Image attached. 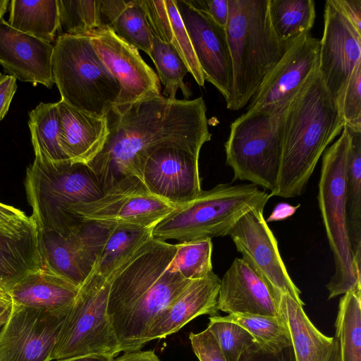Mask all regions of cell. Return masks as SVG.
<instances>
[{
	"instance_id": "obj_22",
	"label": "cell",
	"mask_w": 361,
	"mask_h": 361,
	"mask_svg": "<svg viewBox=\"0 0 361 361\" xmlns=\"http://www.w3.org/2000/svg\"><path fill=\"white\" fill-rule=\"evenodd\" d=\"M61 117L59 144L71 163L87 165L103 149L109 129L106 116H101L57 102Z\"/></svg>"
},
{
	"instance_id": "obj_35",
	"label": "cell",
	"mask_w": 361,
	"mask_h": 361,
	"mask_svg": "<svg viewBox=\"0 0 361 361\" xmlns=\"http://www.w3.org/2000/svg\"><path fill=\"white\" fill-rule=\"evenodd\" d=\"M149 57L156 66L159 82L164 87L161 94L174 99L180 90L184 99H188L192 92L184 82V77L189 72L174 47L153 35Z\"/></svg>"
},
{
	"instance_id": "obj_37",
	"label": "cell",
	"mask_w": 361,
	"mask_h": 361,
	"mask_svg": "<svg viewBox=\"0 0 361 361\" xmlns=\"http://www.w3.org/2000/svg\"><path fill=\"white\" fill-rule=\"evenodd\" d=\"M212 248L211 238L177 244L167 269L189 280L203 278L212 271Z\"/></svg>"
},
{
	"instance_id": "obj_32",
	"label": "cell",
	"mask_w": 361,
	"mask_h": 361,
	"mask_svg": "<svg viewBox=\"0 0 361 361\" xmlns=\"http://www.w3.org/2000/svg\"><path fill=\"white\" fill-rule=\"evenodd\" d=\"M273 29L283 43L291 44L310 33L316 17L313 0H269Z\"/></svg>"
},
{
	"instance_id": "obj_48",
	"label": "cell",
	"mask_w": 361,
	"mask_h": 361,
	"mask_svg": "<svg viewBox=\"0 0 361 361\" xmlns=\"http://www.w3.org/2000/svg\"><path fill=\"white\" fill-rule=\"evenodd\" d=\"M114 357L108 354H91L60 359L56 361H113Z\"/></svg>"
},
{
	"instance_id": "obj_34",
	"label": "cell",
	"mask_w": 361,
	"mask_h": 361,
	"mask_svg": "<svg viewBox=\"0 0 361 361\" xmlns=\"http://www.w3.org/2000/svg\"><path fill=\"white\" fill-rule=\"evenodd\" d=\"M220 317L245 329L254 338L256 344L265 350L277 352L292 345L290 334L282 316L230 314Z\"/></svg>"
},
{
	"instance_id": "obj_33",
	"label": "cell",
	"mask_w": 361,
	"mask_h": 361,
	"mask_svg": "<svg viewBox=\"0 0 361 361\" xmlns=\"http://www.w3.org/2000/svg\"><path fill=\"white\" fill-rule=\"evenodd\" d=\"M335 328L340 361H361V290L341 298Z\"/></svg>"
},
{
	"instance_id": "obj_39",
	"label": "cell",
	"mask_w": 361,
	"mask_h": 361,
	"mask_svg": "<svg viewBox=\"0 0 361 361\" xmlns=\"http://www.w3.org/2000/svg\"><path fill=\"white\" fill-rule=\"evenodd\" d=\"M207 328L216 338L226 361H238L241 355L256 343L252 335L241 326L221 319L209 318Z\"/></svg>"
},
{
	"instance_id": "obj_46",
	"label": "cell",
	"mask_w": 361,
	"mask_h": 361,
	"mask_svg": "<svg viewBox=\"0 0 361 361\" xmlns=\"http://www.w3.org/2000/svg\"><path fill=\"white\" fill-rule=\"evenodd\" d=\"M331 1L361 34V0H331Z\"/></svg>"
},
{
	"instance_id": "obj_4",
	"label": "cell",
	"mask_w": 361,
	"mask_h": 361,
	"mask_svg": "<svg viewBox=\"0 0 361 361\" xmlns=\"http://www.w3.org/2000/svg\"><path fill=\"white\" fill-rule=\"evenodd\" d=\"M225 27L233 70V89L226 107H245L292 44L281 42L273 29L269 0H228Z\"/></svg>"
},
{
	"instance_id": "obj_25",
	"label": "cell",
	"mask_w": 361,
	"mask_h": 361,
	"mask_svg": "<svg viewBox=\"0 0 361 361\" xmlns=\"http://www.w3.org/2000/svg\"><path fill=\"white\" fill-rule=\"evenodd\" d=\"M280 314L291 337L296 361H328L335 338L322 334L307 317L303 306L288 295H280Z\"/></svg>"
},
{
	"instance_id": "obj_15",
	"label": "cell",
	"mask_w": 361,
	"mask_h": 361,
	"mask_svg": "<svg viewBox=\"0 0 361 361\" xmlns=\"http://www.w3.org/2000/svg\"><path fill=\"white\" fill-rule=\"evenodd\" d=\"M319 42L318 72L331 97L339 104L353 69L361 62V34L331 0L325 2Z\"/></svg>"
},
{
	"instance_id": "obj_9",
	"label": "cell",
	"mask_w": 361,
	"mask_h": 361,
	"mask_svg": "<svg viewBox=\"0 0 361 361\" xmlns=\"http://www.w3.org/2000/svg\"><path fill=\"white\" fill-rule=\"evenodd\" d=\"M51 68L61 100L70 106L104 116L115 104L119 84L98 56L87 35L58 36Z\"/></svg>"
},
{
	"instance_id": "obj_16",
	"label": "cell",
	"mask_w": 361,
	"mask_h": 361,
	"mask_svg": "<svg viewBox=\"0 0 361 361\" xmlns=\"http://www.w3.org/2000/svg\"><path fill=\"white\" fill-rule=\"evenodd\" d=\"M319 44L310 33L294 42L265 78L246 111L272 110L288 103L318 69Z\"/></svg>"
},
{
	"instance_id": "obj_18",
	"label": "cell",
	"mask_w": 361,
	"mask_h": 361,
	"mask_svg": "<svg viewBox=\"0 0 361 361\" xmlns=\"http://www.w3.org/2000/svg\"><path fill=\"white\" fill-rule=\"evenodd\" d=\"M199 157L174 147L154 149L145 160L142 182L152 194L164 201L184 204L202 191Z\"/></svg>"
},
{
	"instance_id": "obj_6",
	"label": "cell",
	"mask_w": 361,
	"mask_h": 361,
	"mask_svg": "<svg viewBox=\"0 0 361 361\" xmlns=\"http://www.w3.org/2000/svg\"><path fill=\"white\" fill-rule=\"evenodd\" d=\"M270 197L252 183L218 184L177 206L154 226L152 237L181 243L228 235L245 214L264 208Z\"/></svg>"
},
{
	"instance_id": "obj_5",
	"label": "cell",
	"mask_w": 361,
	"mask_h": 361,
	"mask_svg": "<svg viewBox=\"0 0 361 361\" xmlns=\"http://www.w3.org/2000/svg\"><path fill=\"white\" fill-rule=\"evenodd\" d=\"M25 188L37 228L63 236L78 231L83 221L72 209L100 197L103 191L96 176L83 164L53 163L35 158L27 169Z\"/></svg>"
},
{
	"instance_id": "obj_43",
	"label": "cell",
	"mask_w": 361,
	"mask_h": 361,
	"mask_svg": "<svg viewBox=\"0 0 361 361\" xmlns=\"http://www.w3.org/2000/svg\"><path fill=\"white\" fill-rule=\"evenodd\" d=\"M238 361H296L292 345L277 352L265 350L256 343L247 349Z\"/></svg>"
},
{
	"instance_id": "obj_49",
	"label": "cell",
	"mask_w": 361,
	"mask_h": 361,
	"mask_svg": "<svg viewBox=\"0 0 361 361\" xmlns=\"http://www.w3.org/2000/svg\"><path fill=\"white\" fill-rule=\"evenodd\" d=\"M328 361H340L339 346L336 338L335 343Z\"/></svg>"
},
{
	"instance_id": "obj_27",
	"label": "cell",
	"mask_w": 361,
	"mask_h": 361,
	"mask_svg": "<svg viewBox=\"0 0 361 361\" xmlns=\"http://www.w3.org/2000/svg\"><path fill=\"white\" fill-rule=\"evenodd\" d=\"M37 230L42 267L80 287L92 269L74 236Z\"/></svg>"
},
{
	"instance_id": "obj_24",
	"label": "cell",
	"mask_w": 361,
	"mask_h": 361,
	"mask_svg": "<svg viewBox=\"0 0 361 361\" xmlns=\"http://www.w3.org/2000/svg\"><path fill=\"white\" fill-rule=\"evenodd\" d=\"M152 34L172 45L200 86L204 77L176 0H140Z\"/></svg>"
},
{
	"instance_id": "obj_14",
	"label": "cell",
	"mask_w": 361,
	"mask_h": 361,
	"mask_svg": "<svg viewBox=\"0 0 361 361\" xmlns=\"http://www.w3.org/2000/svg\"><path fill=\"white\" fill-rule=\"evenodd\" d=\"M87 35L98 56L119 84L121 91L113 106L161 94L157 73L142 59L137 49L109 28H97Z\"/></svg>"
},
{
	"instance_id": "obj_42",
	"label": "cell",
	"mask_w": 361,
	"mask_h": 361,
	"mask_svg": "<svg viewBox=\"0 0 361 361\" xmlns=\"http://www.w3.org/2000/svg\"><path fill=\"white\" fill-rule=\"evenodd\" d=\"M33 224L31 217L13 207L0 202V234L20 235L27 231Z\"/></svg>"
},
{
	"instance_id": "obj_17",
	"label": "cell",
	"mask_w": 361,
	"mask_h": 361,
	"mask_svg": "<svg viewBox=\"0 0 361 361\" xmlns=\"http://www.w3.org/2000/svg\"><path fill=\"white\" fill-rule=\"evenodd\" d=\"M204 80L212 83L226 104L233 89L232 63L225 28L187 0H176Z\"/></svg>"
},
{
	"instance_id": "obj_29",
	"label": "cell",
	"mask_w": 361,
	"mask_h": 361,
	"mask_svg": "<svg viewBox=\"0 0 361 361\" xmlns=\"http://www.w3.org/2000/svg\"><path fill=\"white\" fill-rule=\"evenodd\" d=\"M350 135L346 183V218L355 270L361 265V131L346 128Z\"/></svg>"
},
{
	"instance_id": "obj_52",
	"label": "cell",
	"mask_w": 361,
	"mask_h": 361,
	"mask_svg": "<svg viewBox=\"0 0 361 361\" xmlns=\"http://www.w3.org/2000/svg\"><path fill=\"white\" fill-rule=\"evenodd\" d=\"M0 361H1V360H0Z\"/></svg>"
},
{
	"instance_id": "obj_13",
	"label": "cell",
	"mask_w": 361,
	"mask_h": 361,
	"mask_svg": "<svg viewBox=\"0 0 361 361\" xmlns=\"http://www.w3.org/2000/svg\"><path fill=\"white\" fill-rule=\"evenodd\" d=\"M71 307L48 312L11 304L0 330V360H52V351Z\"/></svg>"
},
{
	"instance_id": "obj_2",
	"label": "cell",
	"mask_w": 361,
	"mask_h": 361,
	"mask_svg": "<svg viewBox=\"0 0 361 361\" xmlns=\"http://www.w3.org/2000/svg\"><path fill=\"white\" fill-rule=\"evenodd\" d=\"M176 250L152 238L112 274L107 315L120 352L141 350L153 322L191 282L167 269Z\"/></svg>"
},
{
	"instance_id": "obj_26",
	"label": "cell",
	"mask_w": 361,
	"mask_h": 361,
	"mask_svg": "<svg viewBox=\"0 0 361 361\" xmlns=\"http://www.w3.org/2000/svg\"><path fill=\"white\" fill-rule=\"evenodd\" d=\"M41 267L38 230L34 221L20 235L0 234V287L7 294L18 281Z\"/></svg>"
},
{
	"instance_id": "obj_44",
	"label": "cell",
	"mask_w": 361,
	"mask_h": 361,
	"mask_svg": "<svg viewBox=\"0 0 361 361\" xmlns=\"http://www.w3.org/2000/svg\"><path fill=\"white\" fill-rule=\"evenodd\" d=\"M196 9L207 13L216 24L225 28L228 18V0H187Z\"/></svg>"
},
{
	"instance_id": "obj_31",
	"label": "cell",
	"mask_w": 361,
	"mask_h": 361,
	"mask_svg": "<svg viewBox=\"0 0 361 361\" xmlns=\"http://www.w3.org/2000/svg\"><path fill=\"white\" fill-rule=\"evenodd\" d=\"M28 126L35 158L53 163L69 161L59 144L58 104L41 102L29 113Z\"/></svg>"
},
{
	"instance_id": "obj_8",
	"label": "cell",
	"mask_w": 361,
	"mask_h": 361,
	"mask_svg": "<svg viewBox=\"0 0 361 361\" xmlns=\"http://www.w3.org/2000/svg\"><path fill=\"white\" fill-rule=\"evenodd\" d=\"M288 104L272 110L246 111L231 123L225 152L233 172L232 182L245 180L270 193L275 190Z\"/></svg>"
},
{
	"instance_id": "obj_28",
	"label": "cell",
	"mask_w": 361,
	"mask_h": 361,
	"mask_svg": "<svg viewBox=\"0 0 361 361\" xmlns=\"http://www.w3.org/2000/svg\"><path fill=\"white\" fill-rule=\"evenodd\" d=\"M153 228L109 223L106 242L89 276L109 277L144 243L153 238Z\"/></svg>"
},
{
	"instance_id": "obj_23",
	"label": "cell",
	"mask_w": 361,
	"mask_h": 361,
	"mask_svg": "<svg viewBox=\"0 0 361 361\" xmlns=\"http://www.w3.org/2000/svg\"><path fill=\"white\" fill-rule=\"evenodd\" d=\"M79 288L42 267L15 284L8 295L11 304L58 312L73 306Z\"/></svg>"
},
{
	"instance_id": "obj_12",
	"label": "cell",
	"mask_w": 361,
	"mask_h": 361,
	"mask_svg": "<svg viewBox=\"0 0 361 361\" xmlns=\"http://www.w3.org/2000/svg\"><path fill=\"white\" fill-rule=\"evenodd\" d=\"M264 208L245 214L228 235L241 258L270 287L277 298L288 295L304 306L300 290L290 277L279 253L278 242L263 214Z\"/></svg>"
},
{
	"instance_id": "obj_45",
	"label": "cell",
	"mask_w": 361,
	"mask_h": 361,
	"mask_svg": "<svg viewBox=\"0 0 361 361\" xmlns=\"http://www.w3.org/2000/svg\"><path fill=\"white\" fill-rule=\"evenodd\" d=\"M16 78L0 73V121L7 114L17 89Z\"/></svg>"
},
{
	"instance_id": "obj_51",
	"label": "cell",
	"mask_w": 361,
	"mask_h": 361,
	"mask_svg": "<svg viewBox=\"0 0 361 361\" xmlns=\"http://www.w3.org/2000/svg\"><path fill=\"white\" fill-rule=\"evenodd\" d=\"M8 0H0V18H3L6 11Z\"/></svg>"
},
{
	"instance_id": "obj_7",
	"label": "cell",
	"mask_w": 361,
	"mask_h": 361,
	"mask_svg": "<svg viewBox=\"0 0 361 361\" xmlns=\"http://www.w3.org/2000/svg\"><path fill=\"white\" fill-rule=\"evenodd\" d=\"M350 135L344 126L338 139L323 154L317 200L333 253L335 271L326 284L328 299L350 290H361L355 270L346 218V183Z\"/></svg>"
},
{
	"instance_id": "obj_19",
	"label": "cell",
	"mask_w": 361,
	"mask_h": 361,
	"mask_svg": "<svg viewBox=\"0 0 361 361\" xmlns=\"http://www.w3.org/2000/svg\"><path fill=\"white\" fill-rule=\"evenodd\" d=\"M53 50L51 44L20 32L0 18V64L16 79L51 88Z\"/></svg>"
},
{
	"instance_id": "obj_41",
	"label": "cell",
	"mask_w": 361,
	"mask_h": 361,
	"mask_svg": "<svg viewBox=\"0 0 361 361\" xmlns=\"http://www.w3.org/2000/svg\"><path fill=\"white\" fill-rule=\"evenodd\" d=\"M194 353L200 361H226L221 348L210 330L189 335Z\"/></svg>"
},
{
	"instance_id": "obj_11",
	"label": "cell",
	"mask_w": 361,
	"mask_h": 361,
	"mask_svg": "<svg viewBox=\"0 0 361 361\" xmlns=\"http://www.w3.org/2000/svg\"><path fill=\"white\" fill-rule=\"evenodd\" d=\"M176 207L152 194L140 179L130 177L97 200L74 207L72 212L82 221L153 228Z\"/></svg>"
},
{
	"instance_id": "obj_21",
	"label": "cell",
	"mask_w": 361,
	"mask_h": 361,
	"mask_svg": "<svg viewBox=\"0 0 361 361\" xmlns=\"http://www.w3.org/2000/svg\"><path fill=\"white\" fill-rule=\"evenodd\" d=\"M220 281L213 271L203 278L192 280L184 291L153 322L147 332L146 343L177 332L198 316H217Z\"/></svg>"
},
{
	"instance_id": "obj_10",
	"label": "cell",
	"mask_w": 361,
	"mask_h": 361,
	"mask_svg": "<svg viewBox=\"0 0 361 361\" xmlns=\"http://www.w3.org/2000/svg\"><path fill=\"white\" fill-rule=\"evenodd\" d=\"M112 279L113 275H92L80 286L52 351V360L91 354L115 357L120 353L107 315Z\"/></svg>"
},
{
	"instance_id": "obj_40",
	"label": "cell",
	"mask_w": 361,
	"mask_h": 361,
	"mask_svg": "<svg viewBox=\"0 0 361 361\" xmlns=\"http://www.w3.org/2000/svg\"><path fill=\"white\" fill-rule=\"evenodd\" d=\"M338 104L344 126L361 131V62L353 69Z\"/></svg>"
},
{
	"instance_id": "obj_1",
	"label": "cell",
	"mask_w": 361,
	"mask_h": 361,
	"mask_svg": "<svg viewBox=\"0 0 361 361\" xmlns=\"http://www.w3.org/2000/svg\"><path fill=\"white\" fill-rule=\"evenodd\" d=\"M207 108L202 97L169 99L162 94L140 99L106 113L109 135L102 150L87 166L103 192L123 179L142 181L147 154L174 147L200 156L210 141Z\"/></svg>"
},
{
	"instance_id": "obj_3",
	"label": "cell",
	"mask_w": 361,
	"mask_h": 361,
	"mask_svg": "<svg viewBox=\"0 0 361 361\" xmlns=\"http://www.w3.org/2000/svg\"><path fill=\"white\" fill-rule=\"evenodd\" d=\"M343 128L340 106L317 69L286 106L278 181L270 197L300 195L320 157Z\"/></svg>"
},
{
	"instance_id": "obj_36",
	"label": "cell",
	"mask_w": 361,
	"mask_h": 361,
	"mask_svg": "<svg viewBox=\"0 0 361 361\" xmlns=\"http://www.w3.org/2000/svg\"><path fill=\"white\" fill-rule=\"evenodd\" d=\"M58 36H78L103 27L101 0H57ZM57 36V37H58Z\"/></svg>"
},
{
	"instance_id": "obj_20",
	"label": "cell",
	"mask_w": 361,
	"mask_h": 361,
	"mask_svg": "<svg viewBox=\"0 0 361 361\" xmlns=\"http://www.w3.org/2000/svg\"><path fill=\"white\" fill-rule=\"evenodd\" d=\"M279 298L247 264L235 258L220 281L218 310L281 317Z\"/></svg>"
},
{
	"instance_id": "obj_38",
	"label": "cell",
	"mask_w": 361,
	"mask_h": 361,
	"mask_svg": "<svg viewBox=\"0 0 361 361\" xmlns=\"http://www.w3.org/2000/svg\"><path fill=\"white\" fill-rule=\"evenodd\" d=\"M111 30L118 37L150 56L153 34L140 0H130Z\"/></svg>"
},
{
	"instance_id": "obj_47",
	"label": "cell",
	"mask_w": 361,
	"mask_h": 361,
	"mask_svg": "<svg viewBox=\"0 0 361 361\" xmlns=\"http://www.w3.org/2000/svg\"><path fill=\"white\" fill-rule=\"evenodd\" d=\"M113 361H161L153 350H135L124 352V353Z\"/></svg>"
},
{
	"instance_id": "obj_30",
	"label": "cell",
	"mask_w": 361,
	"mask_h": 361,
	"mask_svg": "<svg viewBox=\"0 0 361 361\" xmlns=\"http://www.w3.org/2000/svg\"><path fill=\"white\" fill-rule=\"evenodd\" d=\"M8 23L14 29L51 44L59 29L57 0H12Z\"/></svg>"
},
{
	"instance_id": "obj_50",
	"label": "cell",
	"mask_w": 361,
	"mask_h": 361,
	"mask_svg": "<svg viewBox=\"0 0 361 361\" xmlns=\"http://www.w3.org/2000/svg\"><path fill=\"white\" fill-rule=\"evenodd\" d=\"M0 303L11 305L9 295L0 287Z\"/></svg>"
}]
</instances>
